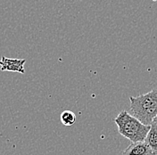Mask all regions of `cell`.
Returning a JSON list of instances; mask_svg holds the SVG:
<instances>
[{"instance_id": "3957f363", "label": "cell", "mask_w": 157, "mask_h": 155, "mask_svg": "<svg viewBox=\"0 0 157 155\" xmlns=\"http://www.w3.org/2000/svg\"><path fill=\"white\" fill-rule=\"evenodd\" d=\"M26 62L25 59H11L2 56L0 60V67L2 71H12L18 72L21 74L25 73L24 64Z\"/></svg>"}, {"instance_id": "8992f818", "label": "cell", "mask_w": 157, "mask_h": 155, "mask_svg": "<svg viewBox=\"0 0 157 155\" xmlns=\"http://www.w3.org/2000/svg\"><path fill=\"white\" fill-rule=\"evenodd\" d=\"M60 119L64 126H72L76 121V116L72 112L66 110L61 113Z\"/></svg>"}, {"instance_id": "5b68a950", "label": "cell", "mask_w": 157, "mask_h": 155, "mask_svg": "<svg viewBox=\"0 0 157 155\" xmlns=\"http://www.w3.org/2000/svg\"><path fill=\"white\" fill-rule=\"evenodd\" d=\"M145 141L151 148L154 154L157 155V125L155 124L151 125L150 131Z\"/></svg>"}, {"instance_id": "277c9868", "label": "cell", "mask_w": 157, "mask_h": 155, "mask_svg": "<svg viewBox=\"0 0 157 155\" xmlns=\"http://www.w3.org/2000/svg\"><path fill=\"white\" fill-rule=\"evenodd\" d=\"M122 155H155L151 148L144 142L130 143V145L123 151Z\"/></svg>"}, {"instance_id": "6da1fadb", "label": "cell", "mask_w": 157, "mask_h": 155, "mask_svg": "<svg viewBox=\"0 0 157 155\" xmlns=\"http://www.w3.org/2000/svg\"><path fill=\"white\" fill-rule=\"evenodd\" d=\"M132 115L143 124L151 126L157 116V88L138 96H129Z\"/></svg>"}, {"instance_id": "52a82bcc", "label": "cell", "mask_w": 157, "mask_h": 155, "mask_svg": "<svg viewBox=\"0 0 157 155\" xmlns=\"http://www.w3.org/2000/svg\"><path fill=\"white\" fill-rule=\"evenodd\" d=\"M153 124H155V125H157V116L155 118V119H154V121H153Z\"/></svg>"}, {"instance_id": "7a4b0ae2", "label": "cell", "mask_w": 157, "mask_h": 155, "mask_svg": "<svg viewBox=\"0 0 157 155\" xmlns=\"http://www.w3.org/2000/svg\"><path fill=\"white\" fill-rule=\"evenodd\" d=\"M114 122L119 133L131 143L144 142L150 131L151 126L143 124L137 118L129 114L126 111L119 113Z\"/></svg>"}]
</instances>
